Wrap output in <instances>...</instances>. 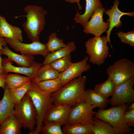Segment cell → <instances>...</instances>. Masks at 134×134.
<instances>
[{
  "instance_id": "2",
  "label": "cell",
  "mask_w": 134,
  "mask_h": 134,
  "mask_svg": "<svg viewBox=\"0 0 134 134\" xmlns=\"http://www.w3.org/2000/svg\"><path fill=\"white\" fill-rule=\"evenodd\" d=\"M24 10L26 20L22 24L24 30L32 42L39 41V35L45 26L47 11L41 6L30 5L25 7Z\"/></svg>"
},
{
  "instance_id": "26",
  "label": "cell",
  "mask_w": 134,
  "mask_h": 134,
  "mask_svg": "<svg viewBox=\"0 0 134 134\" xmlns=\"http://www.w3.org/2000/svg\"><path fill=\"white\" fill-rule=\"evenodd\" d=\"M92 124L93 134H115L113 129L108 122L93 117Z\"/></svg>"
},
{
  "instance_id": "22",
  "label": "cell",
  "mask_w": 134,
  "mask_h": 134,
  "mask_svg": "<svg viewBox=\"0 0 134 134\" xmlns=\"http://www.w3.org/2000/svg\"><path fill=\"white\" fill-rule=\"evenodd\" d=\"M76 48L75 44L73 41L68 42L65 47L50 52L45 57L42 65L49 64L53 61L70 54L72 52L75 51Z\"/></svg>"
},
{
  "instance_id": "32",
  "label": "cell",
  "mask_w": 134,
  "mask_h": 134,
  "mask_svg": "<svg viewBox=\"0 0 134 134\" xmlns=\"http://www.w3.org/2000/svg\"><path fill=\"white\" fill-rule=\"evenodd\" d=\"M44 125L41 127V132L43 134H64L60 123L44 120Z\"/></svg>"
},
{
  "instance_id": "38",
  "label": "cell",
  "mask_w": 134,
  "mask_h": 134,
  "mask_svg": "<svg viewBox=\"0 0 134 134\" xmlns=\"http://www.w3.org/2000/svg\"><path fill=\"white\" fill-rule=\"evenodd\" d=\"M127 109L129 110L134 109V103L133 102L130 104V105L129 106H128Z\"/></svg>"
},
{
  "instance_id": "3",
  "label": "cell",
  "mask_w": 134,
  "mask_h": 134,
  "mask_svg": "<svg viewBox=\"0 0 134 134\" xmlns=\"http://www.w3.org/2000/svg\"><path fill=\"white\" fill-rule=\"evenodd\" d=\"M128 106L127 104H124L107 109L99 108L94 116L109 123L113 129L115 134H129L132 131V129L124 122L123 118Z\"/></svg>"
},
{
  "instance_id": "36",
  "label": "cell",
  "mask_w": 134,
  "mask_h": 134,
  "mask_svg": "<svg viewBox=\"0 0 134 134\" xmlns=\"http://www.w3.org/2000/svg\"><path fill=\"white\" fill-rule=\"evenodd\" d=\"M6 74H0V87L4 90L5 88V78Z\"/></svg>"
},
{
  "instance_id": "33",
  "label": "cell",
  "mask_w": 134,
  "mask_h": 134,
  "mask_svg": "<svg viewBox=\"0 0 134 134\" xmlns=\"http://www.w3.org/2000/svg\"><path fill=\"white\" fill-rule=\"evenodd\" d=\"M117 34L123 43L134 46V31L125 33L120 31Z\"/></svg>"
},
{
  "instance_id": "5",
  "label": "cell",
  "mask_w": 134,
  "mask_h": 134,
  "mask_svg": "<svg viewBox=\"0 0 134 134\" xmlns=\"http://www.w3.org/2000/svg\"><path fill=\"white\" fill-rule=\"evenodd\" d=\"M15 115L25 129H28L29 134H32L36 125L37 113L31 97L27 92L21 102L15 104Z\"/></svg>"
},
{
  "instance_id": "1",
  "label": "cell",
  "mask_w": 134,
  "mask_h": 134,
  "mask_svg": "<svg viewBox=\"0 0 134 134\" xmlns=\"http://www.w3.org/2000/svg\"><path fill=\"white\" fill-rule=\"evenodd\" d=\"M87 77L82 75L68 82L59 90L51 94L53 103L71 107L84 102Z\"/></svg>"
},
{
  "instance_id": "14",
  "label": "cell",
  "mask_w": 134,
  "mask_h": 134,
  "mask_svg": "<svg viewBox=\"0 0 134 134\" xmlns=\"http://www.w3.org/2000/svg\"><path fill=\"white\" fill-rule=\"evenodd\" d=\"M71 107L64 104L52 103L48 108L44 120L58 123L64 125L66 124Z\"/></svg>"
},
{
  "instance_id": "34",
  "label": "cell",
  "mask_w": 134,
  "mask_h": 134,
  "mask_svg": "<svg viewBox=\"0 0 134 134\" xmlns=\"http://www.w3.org/2000/svg\"><path fill=\"white\" fill-rule=\"evenodd\" d=\"M124 122L130 127H134V109L125 111L123 115Z\"/></svg>"
},
{
  "instance_id": "24",
  "label": "cell",
  "mask_w": 134,
  "mask_h": 134,
  "mask_svg": "<svg viewBox=\"0 0 134 134\" xmlns=\"http://www.w3.org/2000/svg\"><path fill=\"white\" fill-rule=\"evenodd\" d=\"M6 75L5 88L10 90L19 88L31 80L30 78L28 76L18 74L7 73Z\"/></svg>"
},
{
  "instance_id": "9",
  "label": "cell",
  "mask_w": 134,
  "mask_h": 134,
  "mask_svg": "<svg viewBox=\"0 0 134 134\" xmlns=\"http://www.w3.org/2000/svg\"><path fill=\"white\" fill-rule=\"evenodd\" d=\"M134 76L124 83L116 86L109 100V103L113 106L124 104H130L134 101Z\"/></svg>"
},
{
  "instance_id": "20",
  "label": "cell",
  "mask_w": 134,
  "mask_h": 134,
  "mask_svg": "<svg viewBox=\"0 0 134 134\" xmlns=\"http://www.w3.org/2000/svg\"><path fill=\"white\" fill-rule=\"evenodd\" d=\"M22 127L18 118L13 114L0 126V134H21Z\"/></svg>"
},
{
  "instance_id": "4",
  "label": "cell",
  "mask_w": 134,
  "mask_h": 134,
  "mask_svg": "<svg viewBox=\"0 0 134 134\" xmlns=\"http://www.w3.org/2000/svg\"><path fill=\"white\" fill-rule=\"evenodd\" d=\"M31 88L27 92L31 97L37 113L36 127L32 134H39L41 132L43 121L50 106L53 103L51 93L42 90L35 83H32Z\"/></svg>"
},
{
  "instance_id": "6",
  "label": "cell",
  "mask_w": 134,
  "mask_h": 134,
  "mask_svg": "<svg viewBox=\"0 0 134 134\" xmlns=\"http://www.w3.org/2000/svg\"><path fill=\"white\" fill-rule=\"evenodd\" d=\"M107 42L106 37L104 36L90 38L86 41V52L90 62L99 66L104 63L109 54Z\"/></svg>"
},
{
  "instance_id": "16",
  "label": "cell",
  "mask_w": 134,
  "mask_h": 134,
  "mask_svg": "<svg viewBox=\"0 0 134 134\" xmlns=\"http://www.w3.org/2000/svg\"><path fill=\"white\" fill-rule=\"evenodd\" d=\"M21 30L10 24L5 18L0 14V37L22 42L23 37Z\"/></svg>"
},
{
  "instance_id": "7",
  "label": "cell",
  "mask_w": 134,
  "mask_h": 134,
  "mask_svg": "<svg viewBox=\"0 0 134 134\" xmlns=\"http://www.w3.org/2000/svg\"><path fill=\"white\" fill-rule=\"evenodd\" d=\"M106 73L115 84L118 85L134 76V63L126 58L120 59L108 66Z\"/></svg>"
},
{
  "instance_id": "31",
  "label": "cell",
  "mask_w": 134,
  "mask_h": 134,
  "mask_svg": "<svg viewBox=\"0 0 134 134\" xmlns=\"http://www.w3.org/2000/svg\"><path fill=\"white\" fill-rule=\"evenodd\" d=\"M46 45L48 51L50 53L65 47L66 44L63 39L59 38L56 32H53L49 35L48 42Z\"/></svg>"
},
{
  "instance_id": "18",
  "label": "cell",
  "mask_w": 134,
  "mask_h": 134,
  "mask_svg": "<svg viewBox=\"0 0 134 134\" xmlns=\"http://www.w3.org/2000/svg\"><path fill=\"white\" fill-rule=\"evenodd\" d=\"M1 54L6 55L9 60L14 62L19 66L25 67H30L36 62L33 56L20 55L11 51L7 45L3 47L0 51Z\"/></svg>"
},
{
  "instance_id": "10",
  "label": "cell",
  "mask_w": 134,
  "mask_h": 134,
  "mask_svg": "<svg viewBox=\"0 0 134 134\" xmlns=\"http://www.w3.org/2000/svg\"><path fill=\"white\" fill-rule=\"evenodd\" d=\"M4 39L15 51L20 52L22 55L29 56L40 55L45 57L50 53L46 44L42 43L40 41L33 42L27 44L8 38H4Z\"/></svg>"
},
{
  "instance_id": "13",
  "label": "cell",
  "mask_w": 134,
  "mask_h": 134,
  "mask_svg": "<svg viewBox=\"0 0 134 134\" xmlns=\"http://www.w3.org/2000/svg\"><path fill=\"white\" fill-rule=\"evenodd\" d=\"M89 60L88 56H86L82 61L73 63L67 70L60 73L58 78L63 86L81 75L83 72L87 71L90 69L91 66L87 63Z\"/></svg>"
},
{
  "instance_id": "30",
  "label": "cell",
  "mask_w": 134,
  "mask_h": 134,
  "mask_svg": "<svg viewBox=\"0 0 134 134\" xmlns=\"http://www.w3.org/2000/svg\"><path fill=\"white\" fill-rule=\"evenodd\" d=\"M70 54L56 60L48 64L50 67L59 73L66 70L73 63L71 61Z\"/></svg>"
},
{
  "instance_id": "11",
  "label": "cell",
  "mask_w": 134,
  "mask_h": 134,
  "mask_svg": "<svg viewBox=\"0 0 134 134\" xmlns=\"http://www.w3.org/2000/svg\"><path fill=\"white\" fill-rule=\"evenodd\" d=\"M104 9L102 7L95 11L84 28L85 33L92 34L95 37H98L106 32L109 28V24L103 21V17Z\"/></svg>"
},
{
  "instance_id": "8",
  "label": "cell",
  "mask_w": 134,
  "mask_h": 134,
  "mask_svg": "<svg viewBox=\"0 0 134 134\" xmlns=\"http://www.w3.org/2000/svg\"><path fill=\"white\" fill-rule=\"evenodd\" d=\"M94 108L85 102L71 107L66 124H92L93 122V118L96 112L93 110Z\"/></svg>"
},
{
  "instance_id": "15",
  "label": "cell",
  "mask_w": 134,
  "mask_h": 134,
  "mask_svg": "<svg viewBox=\"0 0 134 134\" xmlns=\"http://www.w3.org/2000/svg\"><path fill=\"white\" fill-rule=\"evenodd\" d=\"M13 63L7 58L2 59L1 67L3 73L9 72L20 73L29 77L31 81L33 79L39 68L42 66V64L36 62L30 67H16L12 65Z\"/></svg>"
},
{
  "instance_id": "19",
  "label": "cell",
  "mask_w": 134,
  "mask_h": 134,
  "mask_svg": "<svg viewBox=\"0 0 134 134\" xmlns=\"http://www.w3.org/2000/svg\"><path fill=\"white\" fill-rule=\"evenodd\" d=\"M14 106L10 96L9 90L5 88L3 98L0 100V126L10 116L14 114Z\"/></svg>"
},
{
  "instance_id": "23",
  "label": "cell",
  "mask_w": 134,
  "mask_h": 134,
  "mask_svg": "<svg viewBox=\"0 0 134 134\" xmlns=\"http://www.w3.org/2000/svg\"><path fill=\"white\" fill-rule=\"evenodd\" d=\"M60 73L52 68L48 64L42 65L38 69L32 82H36L58 77Z\"/></svg>"
},
{
  "instance_id": "35",
  "label": "cell",
  "mask_w": 134,
  "mask_h": 134,
  "mask_svg": "<svg viewBox=\"0 0 134 134\" xmlns=\"http://www.w3.org/2000/svg\"><path fill=\"white\" fill-rule=\"evenodd\" d=\"M7 43L4 40V38L0 37V74H3L1 67V62L2 59L1 57L0 51L3 47L7 45Z\"/></svg>"
},
{
  "instance_id": "29",
  "label": "cell",
  "mask_w": 134,
  "mask_h": 134,
  "mask_svg": "<svg viewBox=\"0 0 134 134\" xmlns=\"http://www.w3.org/2000/svg\"><path fill=\"white\" fill-rule=\"evenodd\" d=\"M32 83L30 80L22 86L17 89L10 90V96L15 104L19 103L25 94L31 87Z\"/></svg>"
},
{
  "instance_id": "37",
  "label": "cell",
  "mask_w": 134,
  "mask_h": 134,
  "mask_svg": "<svg viewBox=\"0 0 134 134\" xmlns=\"http://www.w3.org/2000/svg\"><path fill=\"white\" fill-rule=\"evenodd\" d=\"M66 2L70 3H74L76 2L77 4L79 10H80L82 9V7L80 3V0H65Z\"/></svg>"
},
{
  "instance_id": "21",
  "label": "cell",
  "mask_w": 134,
  "mask_h": 134,
  "mask_svg": "<svg viewBox=\"0 0 134 134\" xmlns=\"http://www.w3.org/2000/svg\"><path fill=\"white\" fill-rule=\"evenodd\" d=\"M84 102L94 108L104 109L109 103V100L96 92L94 90H85Z\"/></svg>"
},
{
  "instance_id": "27",
  "label": "cell",
  "mask_w": 134,
  "mask_h": 134,
  "mask_svg": "<svg viewBox=\"0 0 134 134\" xmlns=\"http://www.w3.org/2000/svg\"><path fill=\"white\" fill-rule=\"evenodd\" d=\"M116 86L111 78L108 76L107 80L103 83L96 85L94 90L97 93L107 98L112 95Z\"/></svg>"
},
{
  "instance_id": "17",
  "label": "cell",
  "mask_w": 134,
  "mask_h": 134,
  "mask_svg": "<svg viewBox=\"0 0 134 134\" xmlns=\"http://www.w3.org/2000/svg\"><path fill=\"white\" fill-rule=\"evenodd\" d=\"M86 7L84 12L80 14L76 10L73 20L76 23L81 25L83 28L90 18L98 9L102 6L100 0H85Z\"/></svg>"
},
{
  "instance_id": "28",
  "label": "cell",
  "mask_w": 134,
  "mask_h": 134,
  "mask_svg": "<svg viewBox=\"0 0 134 134\" xmlns=\"http://www.w3.org/2000/svg\"><path fill=\"white\" fill-rule=\"evenodd\" d=\"M35 84L40 89L51 94L57 91L63 86L58 77L37 82Z\"/></svg>"
},
{
  "instance_id": "25",
  "label": "cell",
  "mask_w": 134,
  "mask_h": 134,
  "mask_svg": "<svg viewBox=\"0 0 134 134\" xmlns=\"http://www.w3.org/2000/svg\"><path fill=\"white\" fill-rule=\"evenodd\" d=\"M62 129L64 134H93L92 124H66Z\"/></svg>"
},
{
  "instance_id": "12",
  "label": "cell",
  "mask_w": 134,
  "mask_h": 134,
  "mask_svg": "<svg viewBox=\"0 0 134 134\" xmlns=\"http://www.w3.org/2000/svg\"><path fill=\"white\" fill-rule=\"evenodd\" d=\"M120 3L119 0H114L113 6L110 9H104V12L108 16L109 18L106 20L107 22L109 23V27L106 32L107 34L106 36L107 42L110 43L112 48L110 40V36L111 32L114 28H119L122 24L120 19L122 16L127 15L133 17L134 16V12H122L118 8V7Z\"/></svg>"
}]
</instances>
